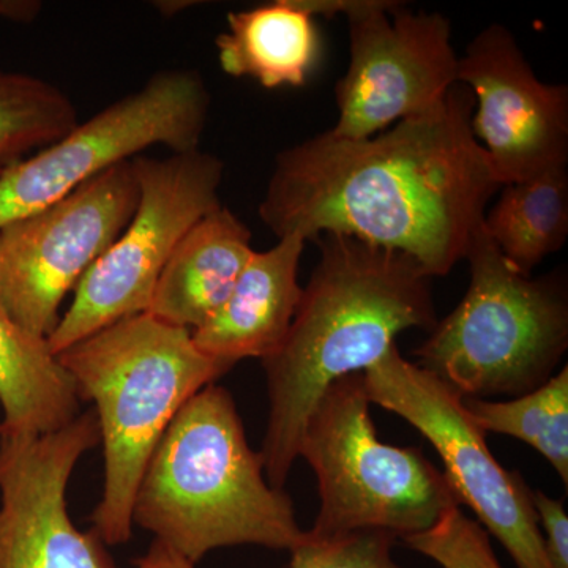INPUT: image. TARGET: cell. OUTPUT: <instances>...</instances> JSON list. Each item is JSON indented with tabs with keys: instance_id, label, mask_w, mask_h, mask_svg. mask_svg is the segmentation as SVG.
<instances>
[{
	"instance_id": "cell-22",
	"label": "cell",
	"mask_w": 568,
	"mask_h": 568,
	"mask_svg": "<svg viewBox=\"0 0 568 568\" xmlns=\"http://www.w3.org/2000/svg\"><path fill=\"white\" fill-rule=\"evenodd\" d=\"M398 538L379 530L320 538L306 532L291 551L290 568H406L392 556Z\"/></svg>"
},
{
	"instance_id": "cell-21",
	"label": "cell",
	"mask_w": 568,
	"mask_h": 568,
	"mask_svg": "<svg viewBox=\"0 0 568 568\" xmlns=\"http://www.w3.org/2000/svg\"><path fill=\"white\" fill-rule=\"evenodd\" d=\"M405 544L443 568H504L487 530L459 507L448 510L425 532L405 538Z\"/></svg>"
},
{
	"instance_id": "cell-9",
	"label": "cell",
	"mask_w": 568,
	"mask_h": 568,
	"mask_svg": "<svg viewBox=\"0 0 568 568\" xmlns=\"http://www.w3.org/2000/svg\"><path fill=\"white\" fill-rule=\"evenodd\" d=\"M369 402L418 429L436 448L446 477L518 568H551L530 489L518 473L493 457L485 432L467 413L463 396L439 377L410 364L396 345L364 372Z\"/></svg>"
},
{
	"instance_id": "cell-10",
	"label": "cell",
	"mask_w": 568,
	"mask_h": 568,
	"mask_svg": "<svg viewBox=\"0 0 568 568\" xmlns=\"http://www.w3.org/2000/svg\"><path fill=\"white\" fill-rule=\"evenodd\" d=\"M140 200L132 162L121 163L40 211L0 227V302L48 339L65 295L125 230Z\"/></svg>"
},
{
	"instance_id": "cell-11",
	"label": "cell",
	"mask_w": 568,
	"mask_h": 568,
	"mask_svg": "<svg viewBox=\"0 0 568 568\" xmlns=\"http://www.w3.org/2000/svg\"><path fill=\"white\" fill-rule=\"evenodd\" d=\"M351 61L331 134L362 140L435 110L458 84L450 21L388 0H347Z\"/></svg>"
},
{
	"instance_id": "cell-20",
	"label": "cell",
	"mask_w": 568,
	"mask_h": 568,
	"mask_svg": "<svg viewBox=\"0 0 568 568\" xmlns=\"http://www.w3.org/2000/svg\"><path fill=\"white\" fill-rule=\"evenodd\" d=\"M481 432L517 437L544 455L568 484V368L510 402L463 398Z\"/></svg>"
},
{
	"instance_id": "cell-2",
	"label": "cell",
	"mask_w": 568,
	"mask_h": 568,
	"mask_svg": "<svg viewBox=\"0 0 568 568\" xmlns=\"http://www.w3.org/2000/svg\"><path fill=\"white\" fill-rule=\"evenodd\" d=\"M283 345L263 361L268 418L261 457L283 489L301 457L306 418L332 384L379 362L407 328L437 324L432 276L406 254L324 234Z\"/></svg>"
},
{
	"instance_id": "cell-19",
	"label": "cell",
	"mask_w": 568,
	"mask_h": 568,
	"mask_svg": "<svg viewBox=\"0 0 568 568\" xmlns=\"http://www.w3.org/2000/svg\"><path fill=\"white\" fill-rule=\"evenodd\" d=\"M78 122L77 106L61 88L32 74L0 70V179Z\"/></svg>"
},
{
	"instance_id": "cell-13",
	"label": "cell",
	"mask_w": 568,
	"mask_h": 568,
	"mask_svg": "<svg viewBox=\"0 0 568 568\" xmlns=\"http://www.w3.org/2000/svg\"><path fill=\"white\" fill-rule=\"evenodd\" d=\"M458 82L476 99L470 129L500 189L568 162V89L538 80L514 33L488 26L458 59Z\"/></svg>"
},
{
	"instance_id": "cell-6",
	"label": "cell",
	"mask_w": 568,
	"mask_h": 568,
	"mask_svg": "<svg viewBox=\"0 0 568 568\" xmlns=\"http://www.w3.org/2000/svg\"><path fill=\"white\" fill-rule=\"evenodd\" d=\"M364 373L332 384L306 418L298 455L316 474L321 507L308 530L320 538L379 530L396 538L435 526L459 499L418 448L377 437Z\"/></svg>"
},
{
	"instance_id": "cell-23",
	"label": "cell",
	"mask_w": 568,
	"mask_h": 568,
	"mask_svg": "<svg viewBox=\"0 0 568 568\" xmlns=\"http://www.w3.org/2000/svg\"><path fill=\"white\" fill-rule=\"evenodd\" d=\"M530 497L551 568H568V517L562 500L536 489Z\"/></svg>"
},
{
	"instance_id": "cell-24",
	"label": "cell",
	"mask_w": 568,
	"mask_h": 568,
	"mask_svg": "<svg viewBox=\"0 0 568 568\" xmlns=\"http://www.w3.org/2000/svg\"><path fill=\"white\" fill-rule=\"evenodd\" d=\"M136 568H194V564L163 541L153 540L149 551L136 560Z\"/></svg>"
},
{
	"instance_id": "cell-25",
	"label": "cell",
	"mask_w": 568,
	"mask_h": 568,
	"mask_svg": "<svg viewBox=\"0 0 568 568\" xmlns=\"http://www.w3.org/2000/svg\"><path fill=\"white\" fill-rule=\"evenodd\" d=\"M43 11L40 0H0V21L29 24Z\"/></svg>"
},
{
	"instance_id": "cell-5",
	"label": "cell",
	"mask_w": 568,
	"mask_h": 568,
	"mask_svg": "<svg viewBox=\"0 0 568 568\" xmlns=\"http://www.w3.org/2000/svg\"><path fill=\"white\" fill-rule=\"evenodd\" d=\"M466 260L469 290L414 353L417 365L463 398L521 396L544 386L568 346L562 287L518 272L484 224Z\"/></svg>"
},
{
	"instance_id": "cell-14",
	"label": "cell",
	"mask_w": 568,
	"mask_h": 568,
	"mask_svg": "<svg viewBox=\"0 0 568 568\" xmlns=\"http://www.w3.org/2000/svg\"><path fill=\"white\" fill-rule=\"evenodd\" d=\"M306 242L298 235L278 239L267 252H254L222 308L192 332L197 349L235 365L265 358L283 345L301 304L298 264Z\"/></svg>"
},
{
	"instance_id": "cell-27",
	"label": "cell",
	"mask_w": 568,
	"mask_h": 568,
	"mask_svg": "<svg viewBox=\"0 0 568 568\" xmlns=\"http://www.w3.org/2000/svg\"><path fill=\"white\" fill-rule=\"evenodd\" d=\"M0 436H2V426H0Z\"/></svg>"
},
{
	"instance_id": "cell-12",
	"label": "cell",
	"mask_w": 568,
	"mask_h": 568,
	"mask_svg": "<svg viewBox=\"0 0 568 568\" xmlns=\"http://www.w3.org/2000/svg\"><path fill=\"white\" fill-rule=\"evenodd\" d=\"M100 443L93 410L48 435L0 439V568H121L67 504L74 467Z\"/></svg>"
},
{
	"instance_id": "cell-4",
	"label": "cell",
	"mask_w": 568,
	"mask_h": 568,
	"mask_svg": "<svg viewBox=\"0 0 568 568\" xmlns=\"http://www.w3.org/2000/svg\"><path fill=\"white\" fill-rule=\"evenodd\" d=\"M80 399L95 405L103 444L102 499L93 529L106 547L132 540L145 466L182 406L234 365L197 349L192 332L149 315L125 317L58 354Z\"/></svg>"
},
{
	"instance_id": "cell-1",
	"label": "cell",
	"mask_w": 568,
	"mask_h": 568,
	"mask_svg": "<svg viewBox=\"0 0 568 568\" xmlns=\"http://www.w3.org/2000/svg\"><path fill=\"white\" fill-rule=\"evenodd\" d=\"M474 108L458 82L435 110L375 136L325 132L284 149L260 219L276 239L349 235L406 254L432 278L450 274L500 189L470 129Z\"/></svg>"
},
{
	"instance_id": "cell-26",
	"label": "cell",
	"mask_w": 568,
	"mask_h": 568,
	"mask_svg": "<svg viewBox=\"0 0 568 568\" xmlns=\"http://www.w3.org/2000/svg\"><path fill=\"white\" fill-rule=\"evenodd\" d=\"M196 2H155V9L162 11L164 17H174V14L181 13L185 6H194Z\"/></svg>"
},
{
	"instance_id": "cell-7",
	"label": "cell",
	"mask_w": 568,
	"mask_h": 568,
	"mask_svg": "<svg viewBox=\"0 0 568 568\" xmlns=\"http://www.w3.org/2000/svg\"><path fill=\"white\" fill-rule=\"evenodd\" d=\"M140 200L118 241L74 287L73 301L48 338L58 355L108 325L141 315L183 235L222 207L224 164L201 149L166 159L132 160Z\"/></svg>"
},
{
	"instance_id": "cell-18",
	"label": "cell",
	"mask_w": 568,
	"mask_h": 568,
	"mask_svg": "<svg viewBox=\"0 0 568 568\" xmlns=\"http://www.w3.org/2000/svg\"><path fill=\"white\" fill-rule=\"evenodd\" d=\"M484 230L508 263L523 275H532L545 257L566 244L567 168L504 185L495 207L485 215Z\"/></svg>"
},
{
	"instance_id": "cell-15",
	"label": "cell",
	"mask_w": 568,
	"mask_h": 568,
	"mask_svg": "<svg viewBox=\"0 0 568 568\" xmlns=\"http://www.w3.org/2000/svg\"><path fill=\"white\" fill-rule=\"evenodd\" d=\"M253 253L250 227L230 209H215L175 246L145 313L190 332L203 327L230 297Z\"/></svg>"
},
{
	"instance_id": "cell-17",
	"label": "cell",
	"mask_w": 568,
	"mask_h": 568,
	"mask_svg": "<svg viewBox=\"0 0 568 568\" xmlns=\"http://www.w3.org/2000/svg\"><path fill=\"white\" fill-rule=\"evenodd\" d=\"M80 403L48 339L22 328L0 302V439L58 432L80 416Z\"/></svg>"
},
{
	"instance_id": "cell-8",
	"label": "cell",
	"mask_w": 568,
	"mask_h": 568,
	"mask_svg": "<svg viewBox=\"0 0 568 568\" xmlns=\"http://www.w3.org/2000/svg\"><path fill=\"white\" fill-rule=\"evenodd\" d=\"M211 93L200 71H156L138 91L108 104L54 144L22 160L0 179V227L61 200L82 183L148 149H200Z\"/></svg>"
},
{
	"instance_id": "cell-3",
	"label": "cell",
	"mask_w": 568,
	"mask_h": 568,
	"mask_svg": "<svg viewBox=\"0 0 568 568\" xmlns=\"http://www.w3.org/2000/svg\"><path fill=\"white\" fill-rule=\"evenodd\" d=\"M133 525L194 566L216 548L291 552L306 537L293 499L268 484L233 395L216 384L193 395L156 444L134 496Z\"/></svg>"
},
{
	"instance_id": "cell-16",
	"label": "cell",
	"mask_w": 568,
	"mask_h": 568,
	"mask_svg": "<svg viewBox=\"0 0 568 568\" xmlns=\"http://www.w3.org/2000/svg\"><path fill=\"white\" fill-rule=\"evenodd\" d=\"M316 18L301 0H278L231 11L215 40L219 63L233 78H250L265 89L302 88L323 58Z\"/></svg>"
}]
</instances>
